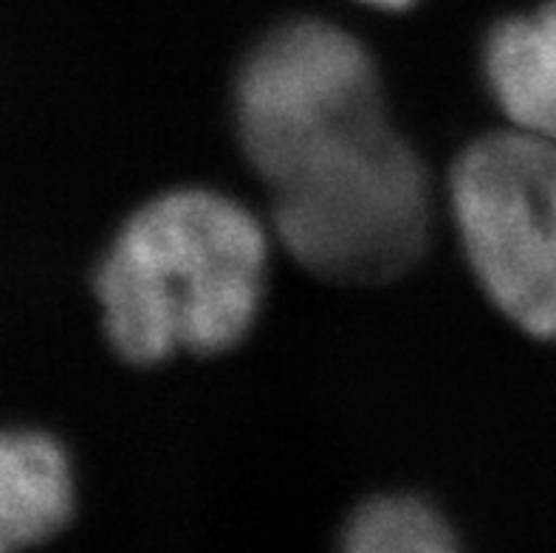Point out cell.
Returning <instances> with one entry per match:
<instances>
[{
    "label": "cell",
    "mask_w": 556,
    "mask_h": 553,
    "mask_svg": "<svg viewBox=\"0 0 556 553\" xmlns=\"http://www.w3.org/2000/svg\"><path fill=\"white\" fill-rule=\"evenodd\" d=\"M367 7H379V9H407L413 7L416 0H362Z\"/></svg>",
    "instance_id": "ba28073f"
},
{
    "label": "cell",
    "mask_w": 556,
    "mask_h": 553,
    "mask_svg": "<svg viewBox=\"0 0 556 553\" xmlns=\"http://www.w3.org/2000/svg\"><path fill=\"white\" fill-rule=\"evenodd\" d=\"M74 503V469L63 443L35 429H0V553L56 537Z\"/></svg>",
    "instance_id": "5b68a950"
},
{
    "label": "cell",
    "mask_w": 556,
    "mask_h": 553,
    "mask_svg": "<svg viewBox=\"0 0 556 553\" xmlns=\"http://www.w3.org/2000/svg\"><path fill=\"white\" fill-rule=\"evenodd\" d=\"M483 71L515 130L556 144V3L489 32Z\"/></svg>",
    "instance_id": "8992f818"
},
{
    "label": "cell",
    "mask_w": 556,
    "mask_h": 553,
    "mask_svg": "<svg viewBox=\"0 0 556 553\" xmlns=\"http://www.w3.org/2000/svg\"><path fill=\"white\" fill-rule=\"evenodd\" d=\"M268 189L280 240L325 280H393L430 235V178L388 120L314 150Z\"/></svg>",
    "instance_id": "7a4b0ae2"
},
{
    "label": "cell",
    "mask_w": 556,
    "mask_h": 553,
    "mask_svg": "<svg viewBox=\"0 0 556 553\" xmlns=\"http://www.w3.org/2000/svg\"><path fill=\"white\" fill-rule=\"evenodd\" d=\"M455 545L450 523L409 494L367 500L345 528V548L356 553H444Z\"/></svg>",
    "instance_id": "52a82bcc"
},
{
    "label": "cell",
    "mask_w": 556,
    "mask_h": 553,
    "mask_svg": "<svg viewBox=\"0 0 556 553\" xmlns=\"http://www.w3.org/2000/svg\"><path fill=\"white\" fill-rule=\"evenodd\" d=\"M268 235L215 189H169L122 224L93 274L108 342L134 365L224 353L261 314Z\"/></svg>",
    "instance_id": "6da1fadb"
},
{
    "label": "cell",
    "mask_w": 556,
    "mask_h": 553,
    "mask_svg": "<svg viewBox=\"0 0 556 553\" xmlns=\"http://www.w3.org/2000/svg\"><path fill=\"white\" fill-rule=\"evenodd\" d=\"M235 116L243 153L268 184L314 150L384 120L374 56L333 23H286L240 65Z\"/></svg>",
    "instance_id": "277c9868"
},
{
    "label": "cell",
    "mask_w": 556,
    "mask_h": 553,
    "mask_svg": "<svg viewBox=\"0 0 556 553\" xmlns=\"http://www.w3.org/2000/svg\"><path fill=\"white\" fill-rule=\"evenodd\" d=\"M450 203L480 288L531 337L556 339V144L480 136L450 176Z\"/></svg>",
    "instance_id": "3957f363"
}]
</instances>
